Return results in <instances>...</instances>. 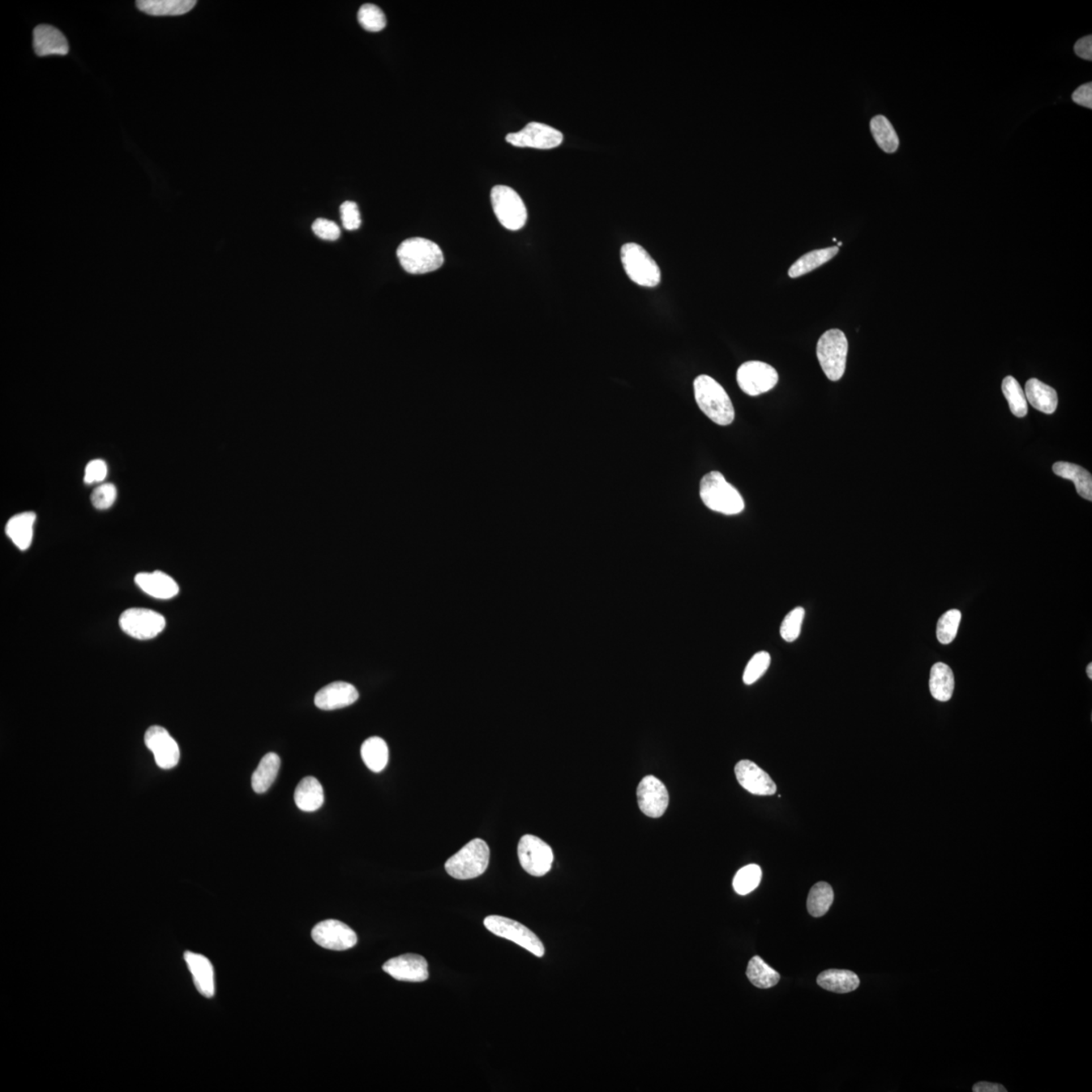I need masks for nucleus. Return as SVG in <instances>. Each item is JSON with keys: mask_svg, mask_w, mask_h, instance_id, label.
Returning <instances> with one entry per match:
<instances>
[{"mask_svg": "<svg viewBox=\"0 0 1092 1092\" xmlns=\"http://www.w3.org/2000/svg\"><path fill=\"white\" fill-rule=\"evenodd\" d=\"M694 394L700 410L714 423L727 426L734 422V405L717 380L709 375H699L694 380Z\"/></svg>", "mask_w": 1092, "mask_h": 1092, "instance_id": "obj_1", "label": "nucleus"}, {"mask_svg": "<svg viewBox=\"0 0 1092 1092\" xmlns=\"http://www.w3.org/2000/svg\"><path fill=\"white\" fill-rule=\"evenodd\" d=\"M700 497L704 505L715 512L736 515L744 509L742 495L719 472H711L702 477Z\"/></svg>", "mask_w": 1092, "mask_h": 1092, "instance_id": "obj_2", "label": "nucleus"}, {"mask_svg": "<svg viewBox=\"0 0 1092 1092\" xmlns=\"http://www.w3.org/2000/svg\"><path fill=\"white\" fill-rule=\"evenodd\" d=\"M396 255L409 273L425 274L443 267L444 256L439 245L425 238H410L400 245Z\"/></svg>", "mask_w": 1092, "mask_h": 1092, "instance_id": "obj_3", "label": "nucleus"}, {"mask_svg": "<svg viewBox=\"0 0 1092 1092\" xmlns=\"http://www.w3.org/2000/svg\"><path fill=\"white\" fill-rule=\"evenodd\" d=\"M489 862V846L481 838H474L448 859L445 863V870L452 878L469 880L484 874Z\"/></svg>", "mask_w": 1092, "mask_h": 1092, "instance_id": "obj_4", "label": "nucleus"}, {"mask_svg": "<svg viewBox=\"0 0 1092 1092\" xmlns=\"http://www.w3.org/2000/svg\"><path fill=\"white\" fill-rule=\"evenodd\" d=\"M848 350V339L838 329L826 331L817 342V358L826 378L832 382H837L844 375Z\"/></svg>", "mask_w": 1092, "mask_h": 1092, "instance_id": "obj_5", "label": "nucleus"}, {"mask_svg": "<svg viewBox=\"0 0 1092 1092\" xmlns=\"http://www.w3.org/2000/svg\"><path fill=\"white\" fill-rule=\"evenodd\" d=\"M620 259L625 272L635 284L644 288H654L660 284L661 269L640 245L624 244L621 247Z\"/></svg>", "mask_w": 1092, "mask_h": 1092, "instance_id": "obj_6", "label": "nucleus"}, {"mask_svg": "<svg viewBox=\"0 0 1092 1092\" xmlns=\"http://www.w3.org/2000/svg\"><path fill=\"white\" fill-rule=\"evenodd\" d=\"M484 924L486 930L493 935L517 944L538 958L545 956L546 948L541 939L529 927L516 920L500 915H490L485 919Z\"/></svg>", "mask_w": 1092, "mask_h": 1092, "instance_id": "obj_7", "label": "nucleus"}, {"mask_svg": "<svg viewBox=\"0 0 1092 1092\" xmlns=\"http://www.w3.org/2000/svg\"><path fill=\"white\" fill-rule=\"evenodd\" d=\"M493 210L502 226L510 231H518L527 222V208L521 196L513 188L496 186L490 191Z\"/></svg>", "mask_w": 1092, "mask_h": 1092, "instance_id": "obj_8", "label": "nucleus"}, {"mask_svg": "<svg viewBox=\"0 0 1092 1092\" xmlns=\"http://www.w3.org/2000/svg\"><path fill=\"white\" fill-rule=\"evenodd\" d=\"M122 631L136 640H152L161 635L166 627L165 616L145 608H131L120 617Z\"/></svg>", "mask_w": 1092, "mask_h": 1092, "instance_id": "obj_9", "label": "nucleus"}, {"mask_svg": "<svg viewBox=\"0 0 1092 1092\" xmlns=\"http://www.w3.org/2000/svg\"><path fill=\"white\" fill-rule=\"evenodd\" d=\"M518 858L523 870L534 877L545 876L551 869L554 853L542 838L525 834L518 845Z\"/></svg>", "mask_w": 1092, "mask_h": 1092, "instance_id": "obj_10", "label": "nucleus"}, {"mask_svg": "<svg viewBox=\"0 0 1092 1092\" xmlns=\"http://www.w3.org/2000/svg\"><path fill=\"white\" fill-rule=\"evenodd\" d=\"M740 390L747 395L755 396L764 394L774 388L779 380L778 372L770 364L762 362H747L739 367L736 372Z\"/></svg>", "mask_w": 1092, "mask_h": 1092, "instance_id": "obj_11", "label": "nucleus"}, {"mask_svg": "<svg viewBox=\"0 0 1092 1092\" xmlns=\"http://www.w3.org/2000/svg\"><path fill=\"white\" fill-rule=\"evenodd\" d=\"M506 141L515 147H527L535 149H554L562 144L563 135L552 126L542 122H533L517 133H510Z\"/></svg>", "mask_w": 1092, "mask_h": 1092, "instance_id": "obj_12", "label": "nucleus"}, {"mask_svg": "<svg viewBox=\"0 0 1092 1092\" xmlns=\"http://www.w3.org/2000/svg\"><path fill=\"white\" fill-rule=\"evenodd\" d=\"M312 938L328 950L345 951L358 944V936L350 927L336 919L324 920L315 926Z\"/></svg>", "mask_w": 1092, "mask_h": 1092, "instance_id": "obj_13", "label": "nucleus"}, {"mask_svg": "<svg viewBox=\"0 0 1092 1092\" xmlns=\"http://www.w3.org/2000/svg\"><path fill=\"white\" fill-rule=\"evenodd\" d=\"M637 803L646 816L658 819L665 815L669 805V792L656 777H644L637 787Z\"/></svg>", "mask_w": 1092, "mask_h": 1092, "instance_id": "obj_14", "label": "nucleus"}, {"mask_svg": "<svg viewBox=\"0 0 1092 1092\" xmlns=\"http://www.w3.org/2000/svg\"><path fill=\"white\" fill-rule=\"evenodd\" d=\"M147 747L153 752L157 766L165 770L174 768L181 758V751L169 732L161 726H151L145 734Z\"/></svg>", "mask_w": 1092, "mask_h": 1092, "instance_id": "obj_15", "label": "nucleus"}, {"mask_svg": "<svg viewBox=\"0 0 1092 1092\" xmlns=\"http://www.w3.org/2000/svg\"><path fill=\"white\" fill-rule=\"evenodd\" d=\"M383 970L396 980L424 983L429 979L428 963L424 957L406 954L388 960Z\"/></svg>", "mask_w": 1092, "mask_h": 1092, "instance_id": "obj_16", "label": "nucleus"}, {"mask_svg": "<svg viewBox=\"0 0 1092 1092\" xmlns=\"http://www.w3.org/2000/svg\"><path fill=\"white\" fill-rule=\"evenodd\" d=\"M735 776L743 789L759 796L775 794L777 786L774 781L758 764L751 760H743L736 764Z\"/></svg>", "mask_w": 1092, "mask_h": 1092, "instance_id": "obj_17", "label": "nucleus"}, {"mask_svg": "<svg viewBox=\"0 0 1092 1092\" xmlns=\"http://www.w3.org/2000/svg\"><path fill=\"white\" fill-rule=\"evenodd\" d=\"M359 698L358 691L346 682H334L322 688L315 697V704L322 710H336L353 705Z\"/></svg>", "mask_w": 1092, "mask_h": 1092, "instance_id": "obj_18", "label": "nucleus"}, {"mask_svg": "<svg viewBox=\"0 0 1092 1092\" xmlns=\"http://www.w3.org/2000/svg\"><path fill=\"white\" fill-rule=\"evenodd\" d=\"M184 960L191 971L196 989L200 995L208 999L215 996V972L211 961L200 954L191 951L186 952Z\"/></svg>", "mask_w": 1092, "mask_h": 1092, "instance_id": "obj_19", "label": "nucleus"}, {"mask_svg": "<svg viewBox=\"0 0 1092 1092\" xmlns=\"http://www.w3.org/2000/svg\"><path fill=\"white\" fill-rule=\"evenodd\" d=\"M135 583L147 595L156 599H171L179 593L178 583L170 576L161 571L139 572L135 576Z\"/></svg>", "mask_w": 1092, "mask_h": 1092, "instance_id": "obj_20", "label": "nucleus"}, {"mask_svg": "<svg viewBox=\"0 0 1092 1092\" xmlns=\"http://www.w3.org/2000/svg\"><path fill=\"white\" fill-rule=\"evenodd\" d=\"M34 50L40 57L67 55L69 44L63 32L48 24H40L34 30Z\"/></svg>", "mask_w": 1092, "mask_h": 1092, "instance_id": "obj_21", "label": "nucleus"}, {"mask_svg": "<svg viewBox=\"0 0 1092 1092\" xmlns=\"http://www.w3.org/2000/svg\"><path fill=\"white\" fill-rule=\"evenodd\" d=\"M36 519L34 512H23L15 515L6 523L7 537L19 550H26L31 546Z\"/></svg>", "mask_w": 1092, "mask_h": 1092, "instance_id": "obj_22", "label": "nucleus"}, {"mask_svg": "<svg viewBox=\"0 0 1092 1092\" xmlns=\"http://www.w3.org/2000/svg\"><path fill=\"white\" fill-rule=\"evenodd\" d=\"M1025 395L1029 402L1038 411L1045 414H1053L1058 406V396L1053 388L1037 379H1030L1026 383Z\"/></svg>", "mask_w": 1092, "mask_h": 1092, "instance_id": "obj_23", "label": "nucleus"}, {"mask_svg": "<svg viewBox=\"0 0 1092 1092\" xmlns=\"http://www.w3.org/2000/svg\"><path fill=\"white\" fill-rule=\"evenodd\" d=\"M294 803L302 812L318 811L324 803V791L321 783L314 777H306L294 791Z\"/></svg>", "mask_w": 1092, "mask_h": 1092, "instance_id": "obj_24", "label": "nucleus"}, {"mask_svg": "<svg viewBox=\"0 0 1092 1092\" xmlns=\"http://www.w3.org/2000/svg\"><path fill=\"white\" fill-rule=\"evenodd\" d=\"M817 984L830 992L849 993L856 991L860 985V979L852 971L829 969L817 977Z\"/></svg>", "mask_w": 1092, "mask_h": 1092, "instance_id": "obj_25", "label": "nucleus"}, {"mask_svg": "<svg viewBox=\"0 0 1092 1092\" xmlns=\"http://www.w3.org/2000/svg\"><path fill=\"white\" fill-rule=\"evenodd\" d=\"M139 11L153 16H177L190 12L195 6L194 0H139Z\"/></svg>", "mask_w": 1092, "mask_h": 1092, "instance_id": "obj_26", "label": "nucleus"}, {"mask_svg": "<svg viewBox=\"0 0 1092 1092\" xmlns=\"http://www.w3.org/2000/svg\"><path fill=\"white\" fill-rule=\"evenodd\" d=\"M955 678L950 666L936 662L931 670L930 690L936 700L947 702L954 692Z\"/></svg>", "mask_w": 1092, "mask_h": 1092, "instance_id": "obj_27", "label": "nucleus"}, {"mask_svg": "<svg viewBox=\"0 0 1092 1092\" xmlns=\"http://www.w3.org/2000/svg\"><path fill=\"white\" fill-rule=\"evenodd\" d=\"M1053 472L1058 477L1073 481L1079 496L1092 500V477L1086 469L1070 462L1060 461L1053 465Z\"/></svg>", "mask_w": 1092, "mask_h": 1092, "instance_id": "obj_28", "label": "nucleus"}, {"mask_svg": "<svg viewBox=\"0 0 1092 1092\" xmlns=\"http://www.w3.org/2000/svg\"><path fill=\"white\" fill-rule=\"evenodd\" d=\"M280 768V756L274 752L265 755L253 773L251 780L253 790L259 794L267 792L276 781Z\"/></svg>", "mask_w": 1092, "mask_h": 1092, "instance_id": "obj_29", "label": "nucleus"}, {"mask_svg": "<svg viewBox=\"0 0 1092 1092\" xmlns=\"http://www.w3.org/2000/svg\"><path fill=\"white\" fill-rule=\"evenodd\" d=\"M838 251L840 249L837 246H833L807 253V255L801 256L799 260H796L789 268V276L792 278L800 277L815 271V269L833 259L837 255Z\"/></svg>", "mask_w": 1092, "mask_h": 1092, "instance_id": "obj_30", "label": "nucleus"}, {"mask_svg": "<svg viewBox=\"0 0 1092 1092\" xmlns=\"http://www.w3.org/2000/svg\"><path fill=\"white\" fill-rule=\"evenodd\" d=\"M362 758L370 771L379 773L387 767L388 762V747L386 742L379 736L367 739L362 746Z\"/></svg>", "mask_w": 1092, "mask_h": 1092, "instance_id": "obj_31", "label": "nucleus"}, {"mask_svg": "<svg viewBox=\"0 0 1092 1092\" xmlns=\"http://www.w3.org/2000/svg\"><path fill=\"white\" fill-rule=\"evenodd\" d=\"M748 980L754 987L762 989L775 987L780 981V974L764 963L759 956L752 957L747 969Z\"/></svg>", "mask_w": 1092, "mask_h": 1092, "instance_id": "obj_32", "label": "nucleus"}, {"mask_svg": "<svg viewBox=\"0 0 1092 1092\" xmlns=\"http://www.w3.org/2000/svg\"><path fill=\"white\" fill-rule=\"evenodd\" d=\"M870 128L875 141L884 152H897L899 147V138L893 126L887 120V118L884 116L874 117L870 122Z\"/></svg>", "mask_w": 1092, "mask_h": 1092, "instance_id": "obj_33", "label": "nucleus"}, {"mask_svg": "<svg viewBox=\"0 0 1092 1092\" xmlns=\"http://www.w3.org/2000/svg\"><path fill=\"white\" fill-rule=\"evenodd\" d=\"M833 902L832 886L825 882L816 883L807 898V910L813 918H820L829 911Z\"/></svg>", "mask_w": 1092, "mask_h": 1092, "instance_id": "obj_34", "label": "nucleus"}, {"mask_svg": "<svg viewBox=\"0 0 1092 1092\" xmlns=\"http://www.w3.org/2000/svg\"><path fill=\"white\" fill-rule=\"evenodd\" d=\"M1002 392L1008 400L1013 414L1018 418H1024L1028 414V402L1024 390L1017 380L1013 376H1006L1002 382Z\"/></svg>", "mask_w": 1092, "mask_h": 1092, "instance_id": "obj_35", "label": "nucleus"}, {"mask_svg": "<svg viewBox=\"0 0 1092 1092\" xmlns=\"http://www.w3.org/2000/svg\"><path fill=\"white\" fill-rule=\"evenodd\" d=\"M760 880H762V869L758 865L752 864L739 870L732 885L736 893L747 895L758 889Z\"/></svg>", "mask_w": 1092, "mask_h": 1092, "instance_id": "obj_36", "label": "nucleus"}, {"mask_svg": "<svg viewBox=\"0 0 1092 1092\" xmlns=\"http://www.w3.org/2000/svg\"><path fill=\"white\" fill-rule=\"evenodd\" d=\"M358 23L364 30L372 32L383 31L387 26V18L383 11L375 4L366 3L359 8Z\"/></svg>", "mask_w": 1092, "mask_h": 1092, "instance_id": "obj_37", "label": "nucleus"}, {"mask_svg": "<svg viewBox=\"0 0 1092 1092\" xmlns=\"http://www.w3.org/2000/svg\"><path fill=\"white\" fill-rule=\"evenodd\" d=\"M961 612L957 609L944 613L936 627V637L940 644H949L955 640L961 621Z\"/></svg>", "mask_w": 1092, "mask_h": 1092, "instance_id": "obj_38", "label": "nucleus"}, {"mask_svg": "<svg viewBox=\"0 0 1092 1092\" xmlns=\"http://www.w3.org/2000/svg\"><path fill=\"white\" fill-rule=\"evenodd\" d=\"M771 665V656L767 652L756 653L748 662L743 672V680L746 685H752L766 674Z\"/></svg>", "mask_w": 1092, "mask_h": 1092, "instance_id": "obj_39", "label": "nucleus"}, {"mask_svg": "<svg viewBox=\"0 0 1092 1092\" xmlns=\"http://www.w3.org/2000/svg\"><path fill=\"white\" fill-rule=\"evenodd\" d=\"M804 617L805 610L803 607L793 609L785 616L780 628L781 636L785 641L793 642L799 637Z\"/></svg>", "mask_w": 1092, "mask_h": 1092, "instance_id": "obj_40", "label": "nucleus"}, {"mask_svg": "<svg viewBox=\"0 0 1092 1092\" xmlns=\"http://www.w3.org/2000/svg\"><path fill=\"white\" fill-rule=\"evenodd\" d=\"M118 490L113 484H102L93 490L92 504L98 510L109 509L116 502Z\"/></svg>", "mask_w": 1092, "mask_h": 1092, "instance_id": "obj_41", "label": "nucleus"}, {"mask_svg": "<svg viewBox=\"0 0 1092 1092\" xmlns=\"http://www.w3.org/2000/svg\"><path fill=\"white\" fill-rule=\"evenodd\" d=\"M340 214L343 227L349 231L358 230L362 226L361 212H359L357 203L347 200L340 207Z\"/></svg>", "mask_w": 1092, "mask_h": 1092, "instance_id": "obj_42", "label": "nucleus"}, {"mask_svg": "<svg viewBox=\"0 0 1092 1092\" xmlns=\"http://www.w3.org/2000/svg\"><path fill=\"white\" fill-rule=\"evenodd\" d=\"M312 229L315 235L323 240L335 241L341 234L340 228L336 223L323 218L315 221Z\"/></svg>", "mask_w": 1092, "mask_h": 1092, "instance_id": "obj_43", "label": "nucleus"}, {"mask_svg": "<svg viewBox=\"0 0 1092 1092\" xmlns=\"http://www.w3.org/2000/svg\"><path fill=\"white\" fill-rule=\"evenodd\" d=\"M108 476V465L102 460L89 461L84 472V482L87 484H98Z\"/></svg>", "mask_w": 1092, "mask_h": 1092, "instance_id": "obj_44", "label": "nucleus"}, {"mask_svg": "<svg viewBox=\"0 0 1092 1092\" xmlns=\"http://www.w3.org/2000/svg\"><path fill=\"white\" fill-rule=\"evenodd\" d=\"M1073 101L1075 104L1085 106V108H1092V84H1086L1079 87L1073 94Z\"/></svg>", "mask_w": 1092, "mask_h": 1092, "instance_id": "obj_45", "label": "nucleus"}, {"mask_svg": "<svg viewBox=\"0 0 1092 1092\" xmlns=\"http://www.w3.org/2000/svg\"><path fill=\"white\" fill-rule=\"evenodd\" d=\"M1074 51L1081 58L1091 61L1092 59V36H1086L1085 38L1078 40L1074 46Z\"/></svg>", "mask_w": 1092, "mask_h": 1092, "instance_id": "obj_46", "label": "nucleus"}, {"mask_svg": "<svg viewBox=\"0 0 1092 1092\" xmlns=\"http://www.w3.org/2000/svg\"><path fill=\"white\" fill-rule=\"evenodd\" d=\"M973 1091H974V1092H1006V1091H1008V1090H1006L1004 1089V1087L1002 1086L1001 1085H997V1083H991V1082H985V1081H983V1082H979V1083H977V1085H975L974 1086H973Z\"/></svg>", "mask_w": 1092, "mask_h": 1092, "instance_id": "obj_47", "label": "nucleus"}, {"mask_svg": "<svg viewBox=\"0 0 1092 1092\" xmlns=\"http://www.w3.org/2000/svg\"><path fill=\"white\" fill-rule=\"evenodd\" d=\"M1086 673H1087V676H1089L1090 679H1092V665H1091V664H1090L1089 666H1087V668H1086Z\"/></svg>", "mask_w": 1092, "mask_h": 1092, "instance_id": "obj_48", "label": "nucleus"}, {"mask_svg": "<svg viewBox=\"0 0 1092 1092\" xmlns=\"http://www.w3.org/2000/svg\"><path fill=\"white\" fill-rule=\"evenodd\" d=\"M841 245H842V243H841V242H838V243H837V247H840V246H841Z\"/></svg>", "mask_w": 1092, "mask_h": 1092, "instance_id": "obj_49", "label": "nucleus"}]
</instances>
